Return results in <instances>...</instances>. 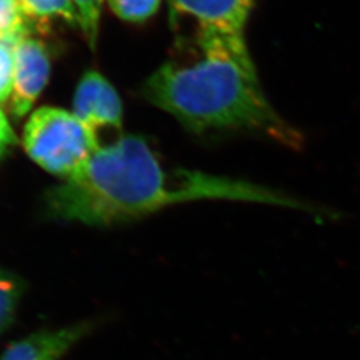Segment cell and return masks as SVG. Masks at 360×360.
<instances>
[{
    "label": "cell",
    "instance_id": "cell-1",
    "mask_svg": "<svg viewBox=\"0 0 360 360\" xmlns=\"http://www.w3.org/2000/svg\"><path fill=\"white\" fill-rule=\"evenodd\" d=\"M50 217L87 226H112L193 200H233L330 214L276 190L245 180L167 166L148 142L122 135L46 193Z\"/></svg>",
    "mask_w": 360,
    "mask_h": 360
},
{
    "label": "cell",
    "instance_id": "cell-12",
    "mask_svg": "<svg viewBox=\"0 0 360 360\" xmlns=\"http://www.w3.org/2000/svg\"><path fill=\"white\" fill-rule=\"evenodd\" d=\"M27 27L19 0H0V39L23 38Z\"/></svg>",
    "mask_w": 360,
    "mask_h": 360
},
{
    "label": "cell",
    "instance_id": "cell-5",
    "mask_svg": "<svg viewBox=\"0 0 360 360\" xmlns=\"http://www.w3.org/2000/svg\"><path fill=\"white\" fill-rule=\"evenodd\" d=\"M51 59L47 46L31 37H23L15 49L11 114L23 117L38 99L50 77Z\"/></svg>",
    "mask_w": 360,
    "mask_h": 360
},
{
    "label": "cell",
    "instance_id": "cell-6",
    "mask_svg": "<svg viewBox=\"0 0 360 360\" xmlns=\"http://www.w3.org/2000/svg\"><path fill=\"white\" fill-rule=\"evenodd\" d=\"M174 18L196 23L198 31L245 38V25L257 0H168Z\"/></svg>",
    "mask_w": 360,
    "mask_h": 360
},
{
    "label": "cell",
    "instance_id": "cell-4",
    "mask_svg": "<svg viewBox=\"0 0 360 360\" xmlns=\"http://www.w3.org/2000/svg\"><path fill=\"white\" fill-rule=\"evenodd\" d=\"M74 114L98 136L101 131L120 132L123 104L115 87L99 72L87 71L77 84Z\"/></svg>",
    "mask_w": 360,
    "mask_h": 360
},
{
    "label": "cell",
    "instance_id": "cell-8",
    "mask_svg": "<svg viewBox=\"0 0 360 360\" xmlns=\"http://www.w3.org/2000/svg\"><path fill=\"white\" fill-rule=\"evenodd\" d=\"M19 3L25 16L34 20L37 26H46L53 19H62L72 26L77 25V8L72 0H19Z\"/></svg>",
    "mask_w": 360,
    "mask_h": 360
},
{
    "label": "cell",
    "instance_id": "cell-9",
    "mask_svg": "<svg viewBox=\"0 0 360 360\" xmlns=\"http://www.w3.org/2000/svg\"><path fill=\"white\" fill-rule=\"evenodd\" d=\"M77 13V25L80 27L91 50H95L99 37V23L104 0H72Z\"/></svg>",
    "mask_w": 360,
    "mask_h": 360
},
{
    "label": "cell",
    "instance_id": "cell-11",
    "mask_svg": "<svg viewBox=\"0 0 360 360\" xmlns=\"http://www.w3.org/2000/svg\"><path fill=\"white\" fill-rule=\"evenodd\" d=\"M110 8L117 18L129 23H142L150 19L162 0H107Z\"/></svg>",
    "mask_w": 360,
    "mask_h": 360
},
{
    "label": "cell",
    "instance_id": "cell-14",
    "mask_svg": "<svg viewBox=\"0 0 360 360\" xmlns=\"http://www.w3.org/2000/svg\"><path fill=\"white\" fill-rule=\"evenodd\" d=\"M16 144H18V138L4 112L0 108V160L6 155L10 154Z\"/></svg>",
    "mask_w": 360,
    "mask_h": 360
},
{
    "label": "cell",
    "instance_id": "cell-3",
    "mask_svg": "<svg viewBox=\"0 0 360 360\" xmlns=\"http://www.w3.org/2000/svg\"><path fill=\"white\" fill-rule=\"evenodd\" d=\"M23 144L40 167L70 178L102 146L98 136L75 114L62 108L41 107L30 117Z\"/></svg>",
    "mask_w": 360,
    "mask_h": 360
},
{
    "label": "cell",
    "instance_id": "cell-7",
    "mask_svg": "<svg viewBox=\"0 0 360 360\" xmlns=\"http://www.w3.org/2000/svg\"><path fill=\"white\" fill-rule=\"evenodd\" d=\"M90 330L91 323H77L39 331L13 343L0 360H62Z\"/></svg>",
    "mask_w": 360,
    "mask_h": 360
},
{
    "label": "cell",
    "instance_id": "cell-13",
    "mask_svg": "<svg viewBox=\"0 0 360 360\" xmlns=\"http://www.w3.org/2000/svg\"><path fill=\"white\" fill-rule=\"evenodd\" d=\"M20 39H0V104L13 94L15 49Z\"/></svg>",
    "mask_w": 360,
    "mask_h": 360
},
{
    "label": "cell",
    "instance_id": "cell-10",
    "mask_svg": "<svg viewBox=\"0 0 360 360\" xmlns=\"http://www.w3.org/2000/svg\"><path fill=\"white\" fill-rule=\"evenodd\" d=\"M22 291V283L15 275L0 270V333L11 322Z\"/></svg>",
    "mask_w": 360,
    "mask_h": 360
},
{
    "label": "cell",
    "instance_id": "cell-2",
    "mask_svg": "<svg viewBox=\"0 0 360 360\" xmlns=\"http://www.w3.org/2000/svg\"><path fill=\"white\" fill-rule=\"evenodd\" d=\"M141 92L196 135L248 132L303 146L302 132L267 99L245 38L196 31L187 52L158 67Z\"/></svg>",
    "mask_w": 360,
    "mask_h": 360
}]
</instances>
